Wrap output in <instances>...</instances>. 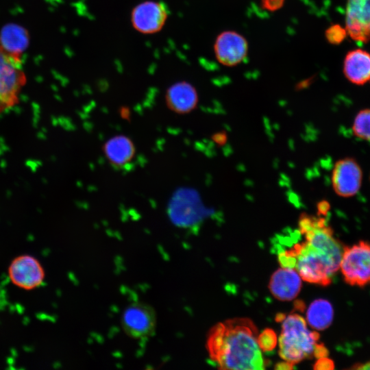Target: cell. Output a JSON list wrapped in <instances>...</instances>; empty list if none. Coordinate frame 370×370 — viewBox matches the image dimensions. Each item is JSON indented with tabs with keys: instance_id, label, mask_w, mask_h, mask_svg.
<instances>
[{
	"instance_id": "18",
	"label": "cell",
	"mask_w": 370,
	"mask_h": 370,
	"mask_svg": "<svg viewBox=\"0 0 370 370\" xmlns=\"http://www.w3.org/2000/svg\"><path fill=\"white\" fill-rule=\"evenodd\" d=\"M277 343L276 334L271 329H265L262 332L258 334V343L262 351H271L275 348Z\"/></svg>"
},
{
	"instance_id": "3",
	"label": "cell",
	"mask_w": 370,
	"mask_h": 370,
	"mask_svg": "<svg viewBox=\"0 0 370 370\" xmlns=\"http://www.w3.org/2000/svg\"><path fill=\"white\" fill-rule=\"evenodd\" d=\"M21 58L14 57L0 47V113L16 105L27 83Z\"/></svg>"
},
{
	"instance_id": "8",
	"label": "cell",
	"mask_w": 370,
	"mask_h": 370,
	"mask_svg": "<svg viewBox=\"0 0 370 370\" xmlns=\"http://www.w3.org/2000/svg\"><path fill=\"white\" fill-rule=\"evenodd\" d=\"M362 179V170L354 159L345 158L335 163L332 184L338 195L349 197L356 195L360 188Z\"/></svg>"
},
{
	"instance_id": "17",
	"label": "cell",
	"mask_w": 370,
	"mask_h": 370,
	"mask_svg": "<svg viewBox=\"0 0 370 370\" xmlns=\"http://www.w3.org/2000/svg\"><path fill=\"white\" fill-rule=\"evenodd\" d=\"M352 130L358 138L370 141V109H365L358 113Z\"/></svg>"
},
{
	"instance_id": "20",
	"label": "cell",
	"mask_w": 370,
	"mask_h": 370,
	"mask_svg": "<svg viewBox=\"0 0 370 370\" xmlns=\"http://www.w3.org/2000/svg\"><path fill=\"white\" fill-rule=\"evenodd\" d=\"M285 3V0H260L263 9L269 12H275L281 9Z\"/></svg>"
},
{
	"instance_id": "1",
	"label": "cell",
	"mask_w": 370,
	"mask_h": 370,
	"mask_svg": "<svg viewBox=\"0 0 370 370\" xmlns=\"http://www.w3.org/2000/svg\"><path fill=\"white\" fill-rule=\"evenodd\" d=\"M254 322L237 317L219 322L208 332L206 349L220 369H262L264 360Z\"/></svg>"
},
{
	"instance_id": "2",
	"label": "cell",
	"mask_w": 370,
	"mask_h": 370,
	"mask_svg": "<svg viewBox=\"0 0 370 370\" xmlns=\"http://www.w3.org/2000/svg\"><path fill=\"white\" fill-rule=\"evenodd\" d=\"M277 321L282 323L278 344L279 355L284 361L293 366L308 358L327 356L328 350L319 342V333L311 331L301 315H278Z\"/></svg>"
},
{
	"instance_id": "19",
	"label": "cell",
	"mask_w": 370,
	"mask_h": 370,
	"mask_svg": "<svg viewBox=\"0 0 370 370\" xmlns=\"http://www.w3.org/2000/svg\"><path fill=\"white\" fill-rule=\"evenodd\" d=\"M347 31L338 24L330 25L325 32L327 41L334 45L341 44L346 38Z\"/></svg>"
},
{
	"instance_id": "11",
	"label": "cell",
	"mask_w": 370,
	"mask_h": 370,
	"mask_svg": "<svg viewBox=\"0 0 370 370\" xmlns=\"http://www.w3.org/2000/svg\"><path fill=\"white\" fill-rule=\"evenodd\" d=\"M302 279L293 268L282 267L271 275L269 288L273 296L280 301H291L299 293Z\"/></svg>"
},
{
	"instance_id": "21",
	"label": "cell",
	"mask_w": 370,
	"mask_h": 370,
	"mask_svg": "<svg viewBox=\"0 0 370 370\" xmlns=\"http://www.w3.org/2000/svg\"><path fill=\"white\" fill-rule=\"evenodd\" d=\"M314 364V369H330L334 368V363L332 360L326 358V356L317 358Z\"/></svg>"
},
{
	"instance_id": "14",
	"label": "cell",
	"mask_w": 370,
	"mask_h": 370,
	"mask_svg": "<svg viewBox=\"0 0 370 370\" xmlns=\"http://www.w3.org/2000/svg\"><path fill=\"white\" fill-rule=\"evenodd\" d=\"M166 100L169 107L176 112L186 113L197 106L198 95L192 84L182 81L168 88Z\"/></svg>"
},
{
	"instance_id": "6",
	"label": "cell",
	"mask_w": 370,
	"mask_h": 370,
	"mask_svg": "<svg viewBox=\"0 0 370 370\" xmlns=\"http://www.w3.org/2000/svg\"><path fill=\"white\" fill-rule=\"evenodd\" d=\"M169 14L167 6L162 2L153 0L142 1L131 12V24L140 34H156L163 29Z\"/></svg>"
},
{
	"instance_id": "13",
	"label": "cell",
	"mask_w": 370,
	"mask_h": 370,
	"mask_svg": "<svg viewBox=\"0 0 370 370\" xmlns=\"http://www.w3.org/2000/svg\"><path fill=\"white\" fill-rule=\"evenodd\" d=\"M30 41L28 30L16 23H8L0 30V47L6 53L21 58Z\"/></svg>"
},
{
	"instance_id": "9",
	"label": "cell",
	"mask_w": 370,
	"mask_h": 370,
	"mask_svg": "<svg viewBox=\"0 0 370 370\" xmlns=\"http://www.w3.org/2000/svg\"><path fill=\"white\" fill-rule=\"evenodd\" d=\"M8 274L14 284L26 290L39 286L45 278V271L39 261L29 255L14 258L9 267Z\"/></svg>"
},
{
	"instance_id": "4",
	"label": "cell",
	"mask_w": 370,
	"mask_h": 370,
	"mask_svg": "<svg viewBox=\"0 0 370 370\" xmlns=\"http://www.w3.org/2000/svg\"><path fill=\"white\" fill-rule=\"evenodd\" d=\"M340 269L347 284L357 286L370 284V243L360 241L343 247Z\"/></svg>"
},
{
	"instance_id": "12",
	"label": "cell",
	"mask_w": 370,
	"mask_h": 370,
	"mask_svg": "<svg viewBox=\"0 0 370 370\" xmlns=\"http://www.w3.org/2000/svg\"><path fill=\"white\" fill-rule=\"evenodd\" d=\"M345 77L356 85H363L370 81V53L356 49L349 51L343 62Z\"/></svg>"
},
{
	"instance_id": "5",
	"label": "cell",
	"mask_w": 370,
	"mask_h": 370,
	"mask_svg": "<svg viewBox=\"0 0 370 370\" xmlns=\"http://www.w3.org/2000/svg\"><path fill=\"white\" fill-rule=\"evenodd\" d=\"M156 323V314L153 308L140 301L128 305L123 312L121 319V324L125 333L135 339H143L152 336Z\"/></svg>"
},
{
	"instance_id": "7",
	"label": "cell",
	"mask_w": 370,
	"mask_h": 370,
	"mask_svg": "<svg viewBox=\"0 0 370 370\" xmlns=\"http://www.w3.org/2000/svg\"><path fill=\"white\" fill-rule=\"evenodd\" d=\"M249 45L241 34L232 30L221 32L214 43V53L222 65L232 67L241 63L247 57Z\"/></svg>"
},
{
	"instance_id": "15",
	"label": "cell",
	"mask_w": 370,
	"mask_h": 370,
	"mask_svg": "<svg viewBox=\"0 0 370 370\" xmlns=\"http://www.w3.org/2000/svg\"><path fill=\"white\" fill-rule=\"evenodd\" d=\"M334 310L332 304L326 299H318L313 301L308 308L306 323L317 330L328 328L333 321Z\"/></svg>"
},
{
	"instance_id": "10",
	"label": "cell",
	"mask_w": 370,
	"mask_h": 370,
	"mask_svg": "<svg viewBox=\"0 0 370 370\" xmlns=\"http://www.w3.org/2000/svg\"><path fill=\"white\" fill-rule=\"evenodd\" d=\"M345 29L354 40H370V0H347Z\"/></svg>"
},
{
	"instance_id": "16",
	"label": "cell",
	"mask_w": 370,
	"mask_h": 370,
	"mask_svg": "<svg viewBox=\"0 0 370 370\" xmlns=\"http://www.w3.org/2000/svg\"><path fill=\"white\" fill-rule=\"evenodd\" d=\"M104 151L112 163L123 165L132 160L134 147L129 138L124 136H117L106 143Z\"/></svg>"
},
{
	"instance_id": "22",
	"label": "cell",
	"mask_w": 370,
	"mask_h": 370,
	"mask_svg": "<svg viewBox=\"0 0 370 370\" xmlns=\"http://www.w3.org/2000/svg\"><path fill=\"white\" fill-rule=\"evenodd\" d=\"M351 369H370V360L362 363L354 365Z\"/></svg>"
}]
</instances>
